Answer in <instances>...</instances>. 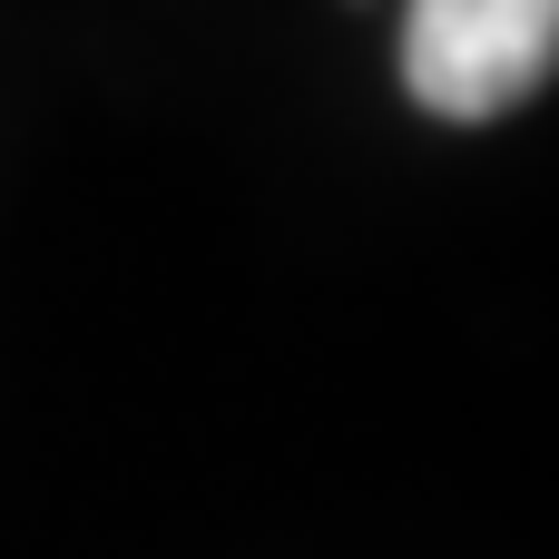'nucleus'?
Instances as JSON below:
<instances>
[{
    "label": "nucleus",
    "instance_id": "obj_1",
    "mask_svg": "<svg viewBox=\"0 0 559 559\" xmlns=\"http://www.w3.org/2000/svg\"><path fill=\"white\" fill-rule=\"evenodd\" d=\"M559 0H413L403 10V88L432 118H501L550 88Z\"/></svg>",
    "mask_w": 559,
    "mask_h": 559
}]
</instances>
